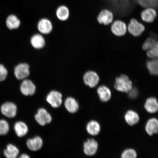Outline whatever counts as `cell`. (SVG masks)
<instances>
[{
    "instance_id": "1",
    "label": "cell",
    "mask_w": 158,
    "mask_h": 158,
    "mask_svg": "<svg viewBox=\"0 0 158 158\" xmlns=\"http://www.w3.org/2000/svg\"><path fill=\"white\" fill-rule=\"evenodd\" d=\"M114 87L118 91L125 93H128L133 88L131 81L125 75L116 78Z\"/></svg>"
},
{
    "instance_id": "18",
    "label": "cell",
    "mask_w": 158,
    "mask_h": 158,
    "mask_svg": "<svg viewBox=\"0 0 158 158\" xmlns=\"http://www.w3.org/2000/svg\"><path fill=\"white\" fill-rule=\"evenodd\" d=\"M97 92L100 99L102 102H107L111 98V91L109 89L105 86L99 87Z\"/></svg>"
},
{
    "instance_id": "26",
    "label": "cell",
    "mask_w": 158,
    "mask_h": 158,
    "mask_svg": "<svg viewBox=\"0 0 158 158\" xmlns=\"http://www.w3.org/2000/svg\"><path fill=\"white\" fill-rule=\"evenodd\" d=\"M147 66L151 74L156 76L158 75V58L148 61Z\"/></svg>"
},
{
    "instance_id": "16",
    "label": "cell",
    "mask_w": 158,
    "mask_h": 158,
    "mask_svg": "<svg viewBox=\"0 0 158 158\" xmlns=\"http://www.w3.org/2000/svg\"><path fill=\"white\" fill-rule=\"evenodd\" d=\"M144 107L148 113H156L158 111V102L157 99L154 97L148 98L146 101Z\"/></svg>"
},
{
    "instance_id": "20",
    "label": "cell",
    "mask_w": 158,
    "mask_h": 158,
    "mask_svg": "<svg viewBox=\"0 0 158 158\" xmlns=\"http://www.w3.org/2000/svg\"><path fill=\"white\" fill-rule=\"evenodd\" d=\"M70 10H69L68 7L66 6H60L56 10V16L59 20L66 21L70 17Z\"/></svg>"
},
{
    "instance_id": "19",
    "label": "cell",
    "mask_w": 158,
    "mask_h": 158,
    "mask_svg": "<svg viewBox=\"0 0 158 158\" xmlns=\"http://www.w3.org/2000/svg\"><path fill=\"white\" fill-rule=\"evenodd\" d=\"M15 131L18 137H22L28 133V128L24 122L18 121L16 122L14 126Z\"/></svg>"
},
{
    "instance_id": "28",
    "label": "cell",
    "mask_w": 158,
    "mask_h": 158,
    "mask_svg": "<svg viewBox=\"0 0 158 158\" xmlns=\"http://www.w3.org/2000/svg\"><path fill=\"white\" fill-rule=\"evenodd\" d=\"M10 130L9 125L4 119H0V135H6Z\"/></svg>"
},
{
    "instance_id": "12",
    "label": "cell",
    "mask_w": 158,
    "mask_h": 158,
    "mask_svg": "<svg viewBox=\"0 0 158 158\" xmlns=\"http://www.w3.org/2000/svg\"><path fill=\"white\" fill-rule=\"evenodd\" d=\"M98 143L95 140L88 139L84 144V153L88 156H94L97 152Z\"/></svg>"
},
{
    "instance_id": "4",
    "label": "cell",
    "mask_w": 158,
    "mask_h": 158,
    "mask_svg": "<svg viewBox=\"0 0 158 158\" xmlns=\"http://www.w3.org/2000/svg\"><path fill=\"white\" fill-rule=\"evenodd\" d=\"M17 108L16 105L10 102H6L1 106V110L3 115L8 118H15L16 115Z\"/></svg>"
},
{
    "instance_id": "7",
    "label": "cell",
    "mask_w": 158,
    "mask_h": 158,
    "mask_svg": "<svg viewBox=\"0 0 158 158\" xmlns=\"http://www.w3.org/2000/svg\"><path fill=\"white\" fill-rule=\"evenodd\" d=\"M62 94L56 91H52L47 95V101L52 107L57 108L60 106L62 104Z\"/></svg>"
},
{
    "instance_id": "2",
    "label": "cell",
    "mask_w": 158,
    "mask_h": 158,
    "mask_svg": "<svg viewBox=\"0 0 158 158\" xmlns=\"http://www.w3.org/2000/svg\"><path fill=\"white\" fill-rule=\"evenodd\" d=\"M127 29L130 34L134 36H138L143 32L145 27L137 19H132L130 20Z\"/></svg>"
},
{
    "instance_id": "25",
    "label": "cell",
    "mask_w": 158,
    "mask_h": 158,
    "mask_svg": "<svg viewBox=\"0 0 158 158\" xmlns=\"http://www.w3.org/2000/svg\"><path fill=\"white\" fill-rule=\"evenodd\" d=\"M31 43L32 46L35 49L42 48L44 46L45 41L44 37L40 34H35L31 37Z\"/></svg>"
},
{
    "instance_id": "30",
    "label": "cell",
    "mask_w": 158,
    "mask_h": 158,
    "mask_svg": "<svg viewBox=\"0 0 158 158\" xmlns=\"http://www.w3.org/2000/svg\"><path fill=\"white\" fill-rule=\"evenodd\" d=\"M155 39L153 37L148 38L143 43V50L148 51L155 46L156 42Z\"/></svg>"
},
{
    "instance_id": "3",
    "label": "cell",
    "mask_w": 158,
    "mask_h": 158,
    "mask_svg": "<svg viewBox=\"0 0 158 158\" xmlns=\"http://www.w3.org/2000/svg\"><path fill=\"white\" fill-rule=\"evenodd\" d=\"M30 74L29 66L25 63H21L15 67L14 74L15 78L18 80H24Z\"/></svg>"
},
{
    "instance_id": "9",
    "label": "cell",
    "mask_w": 158,
    "mask_h": 158,
    "mask_svg": "<svg viewBox=\"0 0 158 158\" xmlns=\"http://www.w3.org/2000/svg\"><path fill=\"white\" fill-rule=\"evenodd\" d=\"M127 29L125 23L120 20L114 21L111 25L112 32L116 36H123L126 34Z\"/></svg>"
},
{
    "instance_id": "6",
    "label": "cell",
    "mask_w": 158,
    "mask_h": 158,
    "mask_svg": "<svg viewBox=\"0 0 158 158\" xmlns=\"http://www.w3.org/2000/svg\"><path fill=\"white\" fill-rule=\"evenodd\" d=\"M114 14L111 11L107 9L102 10L97 17V20L100 24L108 25L112 23L114 20Z\"/></svg>"
},
{
    "instance_id": "21",
    "label": "cell",
    "mask_w": 158,
    "mask_h": 158,
    "mask_svg": "<svg viewBox=\"0 0 158 158\" xmlns=\"http://www.w3.org/2000/svg\"><path fill=\"white\" fill-rule=\"evenodd\" d=\"M19 153L18 148L12 144H8L3 151L6 158H17Z\"/></svg>"
},
{
    "instance_id": "22",
    "label": "cell",
    "mask_w": 158,
    "mask_h": 158,
    "mask_svg": "<svg viewBox=\"0 0 158 158\" xmlns=\"http://www.w3.org/2000/svg\"><path fill=\"white\" fill-rule=\"evenodd\" d=\"M86 130L90 135L95 136L100 133L101 127L99 123L95 120H91L86 126Z\"/></svg>"
},
{
    "instance_id": "29",
    "label": "cell",
    "mask_w": 158,
    "mask_h": 158,
    "mask_svg": "<svg viewBox=\"0 0 158 158\" xmlns=\"http://www.w3.org/2000/svg\"><path fill=\"white\" fill-rule=\"evenodd\" d=\"M147 55L152 59L158 58V41H156L155 46L147 51Z\"/></svg>"
},
{
    "instance_id": "14",
    "label": "cell",
    "mask_w": 158,
    "mask_h": 158,
    "mask_svg": "<svg viewBox=\"0 0 158 158\" xmlns=\"http://www.w3.org/2000/svg\"><path fill=\"white\" fill-rule=\"evenodd\" d=\"M145 130L147 133L150 136L158 133V119L153 118H150L146 123Z\"/></svg>"
},
{
    "instance_id": "8",
    "label": "cell",
    "mask_w": 158,
    "mask_h": 158,
    "mask_svg": "<svg viewBox=\"0 0 158 158\" xmlns=\"http://www.w3.org/2000/svg\"><path fill=\"white\" fill-rule=\"evenodd\" d=\"M21 93L26 96L33 95L35 93L36 88L32 81L25 79L22 82L20 87Z\"/></svg>"
},
{
    "instance_id": "27",
    "label": "cell",
    "mask_w": 158,
    "mask_h": 158,
    "mask_svg": "<svg viewBox=\"0 0 158 158\" xmlns=\"http://www.w3.org/2000/svg\"><path fill=\"white\" fill-rule=\"evenodd\" d=\"M137 152L131 148L124 150L121 156V158H137Z\"/></svg>"
},
{
    "instance_id": "33",
    "label": "cell",
    "mask_w": 158,
    "mask_h": 158,
    "mask_svg": "<svg viewBox=\"0 0 158 158\" xmlns=\"http://www.w3.org/2000/svg\"><path fill=\"white\" fill-rule=\"evenodd\" d=\"M18 158H31L28 155L26 154H23Z\"/></svg>"
},
{
    "instance_id": "11",
    "label": "cell",
    "mask_w": 158,
    "mask_h": 158,
    "mask_svg": "<svg viewBox=\"0 0 158 158\" xmlns=\"http://www.w3.org/2000/svg\"><path fill=\"white\" fill-rule=\"evenodd\" d=\"M99 77L96 72L93 71H89L86 73L84 76L85 84L90 88H94L99 81Z\"/></svg>"
},
{
    "instance_id": "24",
    "label": "cell",
    "mask_w": 158,
    "mask_h": 158,
    "mask_svg": "<svg viewBox=\"0 0 158 158\" xmlns=\"http://www.w3.org/2000/svg\"><path fill=\"white\" fill-rule=\"evenodd\" d=\"M65 107L68 111L74 113L77 111L79 108L78 102L73 98H67L64 102Z\"/></svg>"
},
{
    "instance_id": "15",
    "label": "cell",
    "mask_w": 158,
    "mask_h": 158,
    "mask_svg": "<svg viewBox=\"0 0 158 158\" xmlns=\"http://www.w3.org/2000/svg\"><path fill=\"white\" fill-rule=\"evenodd\" d=\"M124 118L126 123L131 126L136 125L140 120L139 114L137 112L132 110H128L125 114Z\"/></svg>"
},
{
    "instance_id": "17",
    "label": "cell",
    "mask_w": 158,
    "mask_h": 158,
    "mask_svg": "<svg viewBox=\"0 0 158 158\" xmlns=\"http://www.w3.org/2000/svg\"><path fill=\"white\" fill-rule=\"evenodd\" d=\"M43 140L38 136L32 139H29L27 142V145L29 150L33 151H36L42 147Z\"/></svg>"
},
{
    "instance_id": "31",
    "label": "cell",
    "mask_w": 158,
    "mask_h": 158,
    "mask_svg": "<svg viewBox=\"0 0 158 158\" xmlns=\"http://www.w3.org/2000/svg\"><path fill=\"white\" fill-rule=\"evenodd\" d=\"M8 71L3 65L0 64V82L3 81L6 78Z\"/></svg>"
},
{
    "instance_id": "23",
    "label": "cell",
    "mask_w": 158,
    "mask_h": 158,
    "mask_svg": "<svg viewBox=\"0 0 158 158\" xmlns=\"http://www.w3.org/2000/svg\"><path fill=\"white\" fill-rule=\"evenodd\" d=\"M21 25V22L16 16L9 15L6 20V25L10 30L17 29Z\"/></svg>"
},
{
    "instance_id": "32",
    "label": "cell",
    "mask_w": 158,
    "mask_h": 158,
    "mask_svg": "<svg viewBox=\"0 0 158 158\" xmlns=\"http://www.w3.org/2000/svg\"><path fill=\"white\" fill-rule=\"evenodd\" d=\"M128 96L131 98L134 99L137 97L138 96V92L136 88H132L128 92Z\"/></svg>"
},
{
    "instance_id": "5",
    "label": "cell",
    "mask_w": 158,
    "mask_h": 158,
    "mask_svg": "<svg viewBox=\"0 0 158 158\" xmlns=\"http://www.w3.org/2000/svg\"><path fill=\"white\" fill-rule=\"evenodd\" d=\"M35 118L37 123L42 126L50 123L52 120L51 114L43 108L39 109L38 110L35 116Z\"/></svg>"
},
{
    "instance_id": "10",
    "label": "cell",
    "mask_w": 158,
    "mask_h": 158,
    "mask_svg": "<svg viewBox=\"0 0 158 158\" xmlns=\"http://www.w3.org/2000/svg\"><path fill=\"white\" fill-rule=\"evenodd\" d=\"M157 16V11L153 7L146 8L141 13L142 19L145 22L148 23L153 22Z\"/></svg>"
},
{
    "instance_id": "13",
    "label": "cell",
    "mask_w": 158,
    "mask_h": 158,
    "mask_svg": "<svg viewBox=\"0 0 158 158\" xmlns=\"http://www.w3.org/2000/svg\"><path fill=\"white\" fill-rule=\"evenodd\" d=\"M37 28L40 32L42 34H48L52 30L53 25L50 20L43 18L38 22Z\"/></svg>"
}]
</instances>
